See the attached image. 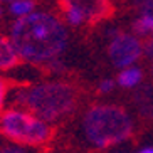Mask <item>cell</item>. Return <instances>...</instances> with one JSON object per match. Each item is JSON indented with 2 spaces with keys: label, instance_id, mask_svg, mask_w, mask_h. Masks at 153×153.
Masks as SVG:
<instances>
[{
  "label": "cell",
  "instance_id": "1",
  "mask_svg": "<svg viewBox=\"0 0 153 153\" xmlns=\"http://www.w3.org/2000/svg\"><path fill=\"white\" fill-rule=\"evenodd\" d=\"M10 39L22 61L49 64L68 45V30L52 14L32 12L19 17L10 30Z\"/></svg>",
  "mask_w": 153,
  "mask_h": 153
},
{
  "label": "cell",
  "instance_id": "19",
  "mask_svg": "<svg viewBox=\"0 0 153 153\" xmlns=\"http://www.w3.org/2000/svg\"><path fill=\"white\" fill-rule=\"evenodd\" d=\"M152 36H153V34H152Z\"/></svg>",
  "mask_w": 153,
  "mask_h": 153
},
{
  "label": "cell",
  "instance_id": "8",
  "mask_svg": "<svg viewBox=\"0 0 153 153\" xmlns=\"http://www.w3.org/2000/svg\"><path fill=\"white\" fill-rule=\"evenodd\" d=\"M141 79H143L141 69L130 66V68H125L120 71V74L116 77V84H120L121 88H135L141 82Z\"/></svg>",
  "mask_w": 153,
  "mask_h": 153
},
{
  "label": "cell",
  "instance_id": "11",
  "mask_svg": "<svg viewBox=\"0 0 153 153\" xmlns=\"http://www.w3.org/2000/svg\"><path fill=\"white\" fill-rule=\"evenodd\" d=\"M135 4L143 14H153V0H135Z\"/></svg>",
  "mask_w": 153,
  "mask_h": 153
},
{
  "label": "cell",
  "instance_id": "12",
  "mask_svg": "<svg viewBox=\"0 0 153 153\" xmlns=\"http://www.w3.org/2000/svg\"><path fill=\"white\" fill-rule=\"evenodd\" d=\"M114 84H116L114 79H104V81L99 82L98 89H99V93H111L114 89Z\"/></svg>",
  "mask_w": 153,
  "mask_h": 153
},
{
  "label": "cell",
  "instance_id": "14",
  "mask_svg": "<svg viewBox=\"0 0 153 153\" xmlns=\"http://www.w3.org/2000/svg\"><path fill=\"white\" fill-rule=\"evenodd\" d=\"M0 153H24V150L19 148V146H5V148L0 150Z\"/></svg>",
  "mask_w": 153,
  "mask_h": 153
},
{
  "label": "cell",
  "instance_id": "13",
  "mask_svg": "<svg viewBox=\"0 0 153 153\" xmlns=\"http://www.w3.org/2000/svg\"><path fill=\"white\" fill-rule=\"evenodd\" d=\"M5 99H7V84L0 77V114H2V109L5 106Z\"/></svg>",
  "mask_w": 153,
  "mask_h": 153
},
{
  "label": "cell",
  "instance_id": "6",
  "mask_svg": "<svg viewBox=\"0 0 153 153\" xmlns=\"http://www.w3.org/2000/svg\"><path fill=\"white\" fill-rule=\"evenodd\" d=\"M143 54V45L140 39L133 34L126 32H114L113 37L109 39L108 45V56L116 68H130L140 59Z\"/></svg>",
  "mask_w": 153,
  "mask_h": 153
},
{
  "label": "cell",
  "instance_id": "3",
  "mask_svg": "<svg viewBox=\"0 0 153 153\" xmlns=\"http://www.w3.org/2000/svg\"><path fill=\"white\" fill-rule=\"evenodd\" d=\"M84 135L96 148H108L130 138L133 121L120 106L96 104L84 116Z\"/></svg>",
  "mask_w": 153,
  "mask_h": 153
},
{
  "label": "cell",
  "instance_id": "7",
  "mask_svg": "<svg viewBox=\"0 0 153 153\" xmlns=\"http://www.w3.org/2000/svg\"><path fill=\"white\" fill-rule=\"evenodd\" d=\"M20 61L17 49L10 37L0 36V71H9L14 69Z\"/></svg>",
  "mask_w": 153,
  "mask_h": 153
},
{
  "label": "cell",
  "instance_id": "15",
  "mask_svg": "<svg viewBox=\"0 0 153 153\" xmlns=\"http://www.w3.org/2000/svg\"><path fill=\"white\" fill-rule=\"evenodd\" d=\"M145 52H146V56H148V57H152V59H153V41L150 42V44L146 45V47H145Z\"/></svg>",
  "mask_w": 153,
  "mask_h": 153
},
{
  "label": "cell",
  "instance_id": "2",
  "mask_svg": "<svg viewBox=\"0 0 153 153\" xmlns=\"http://www.w3.org/2000/svg\"><path fill=\"white\" fill-rule=\"evenodd\" d=\"M12 103L45 121H56L74 109L77 93L66 82H42L17 89L12 94Z\"/></svg>",
  "mask_w": 153,
  "mask_h": 153
},
{
  "label": "cell",
  "instance_id": "9",
  "mask_svg": "<svg viewBox=\"0 0 153 153\" xmlns=\"http://www.w3.org/2000/svg\"><path fill=\"white\" fill-rule=\"evenodd\" d=\"M36 9V4L34 0H12L9 5V12L14 17H24V15H29L34 12Z\"/></svg>",
  "mask_w": 153,
  "mask_h": 153
},
{
  "label": "cell",
  "instance_id": "16",
  "mask_svg": "<svg viewBox=\"0 0 153 153\" xmlns=\"http://www.w3.org/2000/svg\"><path fill=\"white\" fill-rule=\"evenodd\" d=\"M138 153H153V146H148V148H143L141 152H138Z\"/></svg>",
  "mask_w": 153,
  "mask_h": 153
},
{
  "label": "cell",
  "instance_id": "18",
  "mask_svg": "<svg viewBox=\"0 0 153 153\" xmlns=\"http://www.w3.org/2000/svg\"><path fill=\"white\" fill-rule=\"evenodd\" d=\"M0 15H2V7H0Z\"/></svg>",
  "mask_w": 153,
  "mask_h": 153
},
{
  "label": "cell",
  "instance_id": "5",
  "mask_svg": "<svg viewBox=\"0 0 153 153\" xmlns=\"http://www.w3.org/2000/svg\"><path fill=\"white\" fill-rule=\"evenodd\" d=\"M64 10L66 22L72 27L94 24L108 17L111 5L108 0H59Z\"/></svg>",
  "mask_w": 153,
  "mask_h": 153
},
{
  "label": "cell",
  "instance_id": "10",
  "mask_svg": "<svg viewBox=\"0 0 153 153\" xmlns=\"http://www.w3.org/2000/svg\"><path fill=\"white\" fill-rule=\"evenodd\" d=\"M133 30L136 36H148L153 34V14L140 15L133 24Z\"/></svg>",
  "mask_w": 153,
  "mask_h": 153
},
{
  "label": "cell",
  "instance_id": "4",
  "mask_svg": "<svg viewBox=\"0 0 153 153\" xmlns=\"http://www.w3.org/2000/svg\"><path fill=\"white\" fill-rule=\"evenodd\" d=\"M0 133L17 145L37 146L49 141L52 130L49 123L27 109H7L0 114Z\"/></svg>",
  "mask_w": 153,
  "mask_h": 153
},
{
  "label": "cell",
  "instance_id": "17",
  "mask_svg": "<svg viewBox=\"0 0 153 153\" xmlns=\"http://www.w3.org/2000/svg\"><path fill=\"white\" fill-rule=\"evenodd\" d=\"M0 2H12V0H0Z\"/></svg>",
  "mask_w": 153,
  "mask_h": 153
}]
</instances>
